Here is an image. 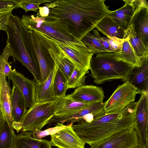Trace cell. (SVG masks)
Masks as SVG:
<instances>
[{"label":"cell","instance_id":"obj_1","mask_svg":"<svg viewBox=\"0 0 148 148\" xmlns=\"http://www.w3.org/2000/svg\"><path fill=\"white\" fill-rule=\"evenodd\" d=\"M105 0H51L45 4L49 16L65 21L71 33L81 40L110 11Z\"/></svg>","mask_w":148,"mask_h":148},{"label":"cell","instance_id":"obj_2","mask_svg":"<svg viewBox=\"0 0 148 148\" xmlns=\"http://www.w3.org/2000/svg\"><path fill=\"white\" fill-rule=\"evenodd\" d=\"M137 103H131L121 112L105 113L90 122L83 121L72 127L83 142L92 146L116 133L134 127Z\"/></svg>","mask_w":148,"mask_h":148},{"label":"cell","instance_id":"obj_3","mask_svg":"<svg viewBox=\"0 0 148 148\" xmlns=\"http://www.w3.org/2000/svg\"><path fill=\"white\" fill-rule=\"evenodd\" d=\"M5 32L7 35L6 45L13 58L21 63L33 74L36 82L40 78V68L31 42L29 30L21 19L12 12L8 15Z\"/></svg>","mask_w":148,"mask_h":148},{"label":"cell","instance_id":"obj_4","mask_svg":"<svg viewBox=\"0 0 148 148\" xmlns=\"http://www.w3.org/2000/svg\"><path fill=\"white\" fill-rule=\"evenodd\" d=\"M21 19L29 31L41 32L63 43L85 47L81 40L71 33L66 22L63 19L49 16L42 17L38 12L31 15L23 14Z\"/></svg>","mask_w":148,"mask_h":148},{"label":"cell","instance_id":"obj_5","mask_svg":"<svg viewBox=\"0 0 148 148\" xmlns=\"http://www.w3.org/2000/svg\"><path fill=\"white\" fill-rule=\"evenodd\" d=\"M134 67L125 62L116 60L114 53L103 52L92 57L90 63V75L97 84L116 79L123 83L128 81L130 73Z\"/></svg>","mask_w":148,"mask_h":148},{"label":"cell","instance_id":"obj_6","mask_svg":"<svg viewBox=\"0 0 148 148\" xmlns=\"http://www.w3.org/2000/svg\"><path fill=\"white\" fill-rule=\"evenodd\" d=\"M29 34L39 65V82L42 83L49 76L55 64L49 50L51 41L49 37L41 32L29 30Z\"/></svg>","mask_w":148,"mask_h":148},{"label":"cell","instance_id":"obj_7","mask_svg":"<svg viewBox=\"0 0 148 148\" xmlns=\"http://www.w3.org/2000/svg\"><path fill=\"white\" fill-rule=\"evenodd\" d=\"M55 101L36 102L27 110L21 122L22 132L40 130L54 116Z\"/></svg>","mask_w":148,"mask_h":148},{"label":"cell","instance_id":"obj_8","mask_svg":"<svg viewBox=\"0 0 148 148\" xmlns=\"http://www.w3.org/2000/svg\"><path fill=\"white\" fill-rule=\"evenodd\" d=\"M136 88L127 81L119 86L109 99L105 101L104 110L105 113L121 112L131 103L134 102Z\"/></svg>","mask_w":148,"mask_h":148},{"label":"cell","instance_id":"obj_9","mask_svg":"<svg viewBox=\"0 0 148 148\" xmlns=\"http://www.w3.org/2000/svg\"><path fill=\"white\" fill-rule=\"evenodd\" d=\"M52 39L58 49L66 56L75 67L88 71L94 52L85 47L63 43Z\"/></svg>","mask_w":148,"mask_h":148},{"label":"cell","instance_id":"obj_10","mask_svg":"<svg viewBox=\"0 0 148 148\" xmlns=\"http://www.w3.org/2000/svg\"><path fill=\"white\" fill-rule=\"evenodd\" d=\"M139 146L134 126L116 133L90 148H135Z\"/></svg>","mask_w":148,"mask_h":148},{"label":"cell","instance_id":"obj_11","mask_svg":"<svg viewBox=\"0 0 148 148\" xmlns=\"http://www.w3.org/2000/svg\"><path fill=\"white\" fill-rule=\"evenodd\" d=\"M137 102L134 128L142 146L148 147L147 127L148 124V92L141 94Z\"/></svg>","mask_w":148,"mask_h":148},{"label":"cell","instance_id":"obj_12","mask_svg":"<svg viewBox=\"0 0 148 148\" xmlns=\"http://www.w3.org/2000/svg\"><path fill=\"white\" fill-rule=\"evenodd\" d=\"M134 12L130 24L148 48V3L145 0H132Z\"/></svg>","mask_w":148,"mask_h":148},{"label":"cell","instance_id":"obj_13","mask_svg":"<svg viewBox=\"0 0 148 148\" xmlns=\"http://www.w3.org/2000/svg\"><path fill=\"white\" fill-rule=\"evenodd\" d=\"M7 77L10 79L13 85L20 90L24 97L26 106L29 108L36 103L34 97L35 82L25 77L15 69L12 70Z\"/></svg>","mask_w":148,"mask_h":148},{"label":"cell","instance_id":"obj_14","mask_svg":"<svg viewBox=\"0 0 148 148\" xmlns=\"http://www.w3.org/2000/svg\"><path fill=\"white\" fill-rule=\"evenodd\" d=\"M67 95L76 101L90 104L102 103L105 97L102 88L92 85L77 87Z\"/></svg>","mask_w":148,"mask_h":148},{"label":"cell","instance_id":"obj_15","mask_svg":"<svg viewBox=\"0 0 148 148\" xmlns=\"http://www.w3.org/2000/svg\"><path fill=\"white\" fill-rule=\"evenodd\" d=\"M105 102L90 105L88 107L71 114L63 116H54L50 119L47 124H54L58 123L63 124L65 122H80L83 121L86 115L91 114L95 117L105 114L104 106Z\"/></svg>","mask_w":148,"mask_h":148},{"label":"cell","instance_id":"obj_16","mask_svg":"<svg viewBox=\"0 0 148 148\" xmlns=\"http://www.w3.org/2000/svg\"><path fill=\"white\" fill-rule=\"evenodd\" d=\"M51 146L58 148H85V143L75 132L72 126L51 135Z\"/></svg>","mask_w":148,"mask_h":148},{"label":"cell","instance_id":"obj_17","mask_svg":"<svg viewBox=\"0 0 148 148\" xmlns=\"http://www.w3.org/2000/svg\"><path fill=\"white\" fill-rule=\"evenodd\" d=\"M12 116L14 123L13 127L18 132L21 130V122L26 110L24 97L19 89L13 85L10 94Z\"/></svg>","mask_w":148,"mask_h":148},{"label":"cell","instance_id":"obj_18","mask_svg":"<svg viewBox=\"0 0 148 148\" xmlns=\"http://www.w3.org/2000/svg\"><path fill=\"white\" fill-rule=\"evenodd\" d=\"M7 76L3 73H0V110L5 120L13 130L14 121L12 116L10 101V88L7 80Z\"/></svg>","mask_w":148,"mask_h":148},{"label":"cell","instance_id":"obj_19","mask_svg":"<svg viewBox=\"0 0 148 148\" xmlns=\"http://www.w3.org/2000/svg\"><path fill=\"white\" fill-rule=\"evenodd\" d=\"M58 66L55 64L50 75L42 82H35L34 97L36 102L55 101L56 99L53 89V80Z\"/></svg>","mask_w":148,"mask_h":148},{"label":"cell","instance_id":"obj_20","mask_svg":"<svg viewBox=\"0 0 148 148\" xmlns=\"http://www.w3.org/2000/svg\"><path fill=\"white\" fill-rule=\"evenodd\" d=\"M128 82L136 88L138 94L148 92V60L143 61L139 67H134Z\"/></svg>","mask_w":148,"mask_h":148},{"label":"cell","instance_id":"obj_21","mask_svg":"<svg viewBox=\"0 0 148 148\" xmlns=\"http://www.w3.org/2000/svg\"><path fill=\"white\" fill-rule=\"evenodd\" d=\"M55 101L53 108L54 116L69 114L91 105L76 101L67 95L64 97L56 98Z\"/></svg>","mask_w":148,"mask_h":148},{"label":"cell","instance_id":"obj_22","mask_svg":"<svg viewBox=\"0 0 148 148\" xmlns=\"http://www.w3.org/2000/svg\"><path fill=\"white\" fill-rule=\"evenodd\" d=\"M33 131L22 132L16 135L13 148H51L50 141L38 140L32 136Z\"/></svg>","mask_w":148,"mask_h":148},{"label":"cell","instance_id":"obj_23","mask_svg":"<svg viewBox=\"0 0 148 148\" xmlns=\"http://www.w3.org/2000/svg\"><path fill=\"white\" fill-rule=\"evenodd\" d=\"M50 38L51 44L49 49L50 53L55 63L67 81L72 73L75 66L66 56L58 49L52 39Z\"/></svg>","mask_w":148,"mask_h":148},{"label":"cell","instance_id":"obj_24","mask_svg":"<svg viewBox=\"0 0 148 148\" xmlns=\"http://www.w3.org/2000/svg\"><path fill=\"white\" fill-rule=\"evenodd\" d=\"M124 5L115 11H111L108 15L116 23L127 30L130 25L133 15L134 6L131 0H123Z\"/></svg>","mask_w":148,"mask_h":148},{"label":"cell","instance_id":"obj_25","mask_svg":"<svg viewBox=\"0 0 148 148\" xmlns=\"http://www.w3.org/2000/svg\"><path fill=\"white\" fill-rule=\"evenodd\" d=\"M108 15L103 17L95 28L107 37L124 39L126 30L116 23Z\"/></svg>","mask_w":148,"mask_h":148},{"label":"cell","instance_id":"obj_26","mask_svg":"<svg viewBox=\"0 0 148 148\" xmlns=\"http://www.w3.org/2000/svg\"><path fill=\"white\" fill-rule=\"evenodd\" d=\"M125 37L128 41L140 60L141 63L148 59V48L144 44L141 38L135 32L132 24L126 30Z\"/></svg>","mask_w":148,"mask_h":148},{"label":"cell","instance_id":"obj_27","mask_svg":"<svg viewBox=\"0 0 148 148\" xmlns=\"http://www.w3.org/2000/svg\"><path fill=\"white\" fill-rule=\"evenodd\" d=\"M114 57L118 61H122L133 66L139 67L142 63L126 37L123 39L120 51L114 53Z\"/></svg>","mask_w":148,"mask_h":148},{"label":"cell","instance_id":"obj_28","mask_svg":"<svg viewBox=\"0 0 148 148\" xmlns=\"http://www.w3.org/2000/svg\"><path fill=\"white\" fill-rule=\"evenodd\" d=\"M92 33L109 52L116 54L120 51L123 39H120L111 37H102L99 35L97 30L95 29H93Z\"/></svg>","mask_w":148,"mask_h":148},{"label":"cell","instance_id":"obj_29","mask_svg":"<svg viewBox=\"0 0 148 148\" xmlns=\"http://www.w3.org/2000/svg\"><path fill=\"white\" fill-rule=\"evenodd\" d=\"M88 73L86 71L75 67L66 82L67 90L79 87L83 85L86 78V75Z\"/></svg>","mask_w":148,"mask_h":148},{"label":"cell","instance_id":"obj_30","mask_svg":"<svg viewBox=\"0 0 148 148\" xmlns=\"http://www.w3.org/2000/svg\"><path fill=\"white\" fill-rule=\"evenodd\" d=\"M81 40L86 47L94 53L108 52L92 32H90L87 34Z\"/></svg>","mask_w":148,"mask_h":148},{"label":"cell","instance_id":"obj_31","mask_svg":"<svg viewBox=\"0 0 148 148\" xmlns=\"http://www.w3.org/2000/svg\"><path fill=\"white\" fill-rule=\"evenodd\" d=\"M66 82L64 75L58 67L53 80V89L56 98L66 96Z\"/></svg>","mask_w":148,"mask_h":148},{"label":"cell","instance_id":"obj_32","mask_svg":"<svg viewBox=\"0 0 148 148\" xmlns=\"http://www.w3.org/2000/svg\"><path fill=\"white\" fill-rule=\"evenodd\" d=\"M16 135L6 121L0 133V148H13Z\"/></svg>","mask_w":148,"mask_h":148},{"label":"cell","instance_id":"obj_33","mask_svg":"<svg viewBox=\"0 0 148 148\" xmlns=\"http://www.w3.org/2000/svg\"><path fill=\"white\" fill-rule=\"evenodd\" d=\"M73 123L64 125L60 123H57L55 127L49 128L44 130H36L33 131V136L36 139L40 140L46 136L55 134L60 131L69 127L72 125Z\"/></svg>","mask_w":148,"mask_h":148},{"label":"cell","instance_id":"obj_34","mask_svg":"<svg viewBox=\"0 0 148 148\" xmlns=\"http://www.w3.org/2000/svg\"><path fill=\"white\" fill-rule=\"evenodd\" d=\"M12 56V53L7 45L2 53L0 54V73H3L7 76L12 70L8 62L9 58Z\"/></svg>","mask_w":148,"mask_h":148},{"label":"cell","instance_id":"obj_35","mask_svg":"<svg viewBox=\"0 0 148 148\" xmlns=\"http://www.w3.org/2000/svg\"><path fill=\"white\" fill-rule=\"evenodd\" d=\"M51 0H23V1L18 6L24 10L26 12L32 11L37 12L40 4L49 3Z\"/></svg>","mask_w":148,"mask_h":148},{"label":"cell","instance_id":"obj_36","mask_svg":"<svg viewBox=\"0 0 148 148\" xmlns=\"http://www.w3.org/2000/svg\"><path fill=\"white\" fill-rule=\"evenodd\" d=\"M23 0H0V11L13 10L18 8Z\"/></svg>","mask_w":148,"mask_h":148},{"label":"cell","instance_id":"obj_37","mask_svg":"<svg viewBox=\"0 0 148 148\" xmlns=\"http://www.w3.org/2000/svg\"><path fill=\"white\" fill-rule=\"evenodd\" d=\"M9 13L3 15L0 17V30L5 31L6 25Z\"/></svg>","mask_w":148,"mask_h":148},{"label":"cell","instance_id":"obj_38","mask_svg":"<svg viewBox=\"0 0 148 148\" xmlns=\"http://www.w3.org/2000/svg\"><path fill=\"white\" fill-rule=\"evenodd\" d=\"M39 9L38 13L40 16L46 17L49 15V10L47 6L40 7Z\"/></svg>","mask_w":148,"mask_h":148},{"label":"cell","instance_id":"obj_39","mask_svg":"<svg viewBox=\"0 0 148 148\" xmlns=\"http://www.w3.org/2000/svg\"><path fill=\"white\" fill-rule=\"evenodd\" d=\"M5 122L3 113L0 110V133Z\"/></svg>","mask_w":148,"mask_h":148},{"label":"cell","instance_id":"obj_40","mask_svg":"<svg viewBox=\"0 0 148 148\" xmlns=\"http://www.w3.org/2000/svg\"><path fill=\"white\" fill-rule=\"evenodd\" d=\"M11 12L10 10L0 11V14L3 13H9Z\"/></svg>","mask_w":148,"mask_h":148},{"label":"cell","instance_id":"obj_41","mask_svg":"<svg viewBox=\"0 0 148 148\" xmlns=\"http://www.w3.org/2000/svg\"><path fill=\"white\" fill-rule=\"evenodd\" d=\"M9 13H1V14H0V17L2 15H4V14H8Z\"/></svg>","mask_w":148,"mask_h":148},{"label":"cell","instance_id":"obj_42","mask_svg":"<svg viewBox=\"0 0 148 148\" xmlns=\"http://www.w3.org/2000/svg\"><path fill=\"white\" fill-rule=\"evenodd\" d=\"M143 148L142 147H140V146H139L138 147H136V148Z\"/></svg>","mask_w":148,"mask_h":148},{"label":"cell","instance_id":"obj_43","mask_svg":"<svg viewBox=\"0 0 148 148\" xmlns=\"http://www.w3.org/2000/svg\"></svg>","mask_w":148,"mask_h":148}]
</instances>
